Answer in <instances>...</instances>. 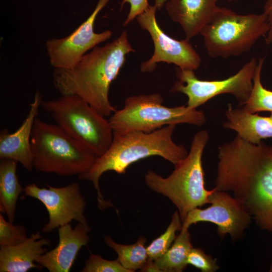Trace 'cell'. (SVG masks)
<instances>
[{"instance_id": "30bf717a", "label": "cell", "mask_w": 272, "mask_h": 272, "mask_svg": "<svg viewBox=\"0 0 272 272\" xmlns=\"http://www.w3.org/2000/svg\"><path fill=\"white\" fill-rule=\"evenodd\" d=\"M157 10L154 5H150L136 18L140 26L149 33L154 45L152 57L141 64V72H152L160 62L173 63L182 69L193 71L197 69L201 62L199 54L189 40L175 39L161 29L156 17Z\"/></svg>"}, {"instance_id": "4dcf8cb0", "label": "cell", "mask_w": 272, "mask_h": 272, "mask_svg": "<svg viewBox=\"0 0 272 272\" xmlns=\"http://www.w3.org/2000/svg\"><path fill=\"white\" fill-rule=\"evenodd\" d=\"M269 272H272V261L269 269Z\"/></svg>"}, {"instance_id": "6da1fadb", "label": "cell", "mask_w": 272, "mask_h": 272, "mask_svg": "<svg viewBox=\"0 0 272 272\" xmlns=\"http://www.w3.org/2000/svg\"><path fill=\"white\" fill-rule=\"evenodd\" d=\"M126 31L103 46H97L86 53L73 67L54 69L55 88L62 95H77L107 117L116 109L109 99V88L125 61L134 52Z\"/></svg>"}, {"instance_id": "f1b7e54d", "label": "cell", "mask_w": 272, "mask_h": 272, "mask_svg": "<svg viewBox=\"0 0 272 272\" xmlns=\"http://www.w3.org/2000/svg\"><path fill=\"white\" fill-rule=\"evenodd\" d=\"M141 271L149 272V271H156L161 272L160 269L158 267L156 264L154 260L149 259L147 260L144 265L140 269Z\"/></svg>"}, {"instance_id": "7402d4cb", "label": "cell", "mask_w": 272, "mask_h": 272, "mask_svg": "<svg viewBox=\"0 0 272 272\" xmlns=\"http://www.w3.org/2000/svg\"><path fill=\"white\" fill-rule=\"evenodd\" d=\"M264 60L263 57L258 60L251 92L247 101L242 106L246 111L251 113L264 111L272 113V91L264 88L261 82Z\"/></svg>"}, {"instance_id": "9a60e30c", "label": "cell", "mask_w": 272, "mask_h": 272, "mask_svg": "<svg viewBox=\"0 0 272 272\" xmlns=\"http://www.w3.org/2000/svg\"><path fill=\"white\" fill-rule=\"evenodd\" d=\"M42 101L41 96L37 92L26 117L18 129L13 133H9L7 129L1 131V159L15 160L28 171L34 168L30 140L34 121Z\"/></svg>"}, {"instance_id": "2e32d148", "label": "cell", "mask_w": 272, "mask_h": 272, "mask_svg": "<svg viewBox=\"0 0 272 272\" xmlns=\"http://www.w3.org/2000/svg\"><path fill=\"white\" fill-rule=\"evenodd\" d=\"M219 0H168L165 5L170 19L181 27L186 39L199 34L218 8Z\"/></svg>"}, {"instance_id": "e0dca14e", "label": "cell", "mask_w": 272, "mask_h": 272, "mask_svg": "<svg viewBox=\"0 0 272 272\" xmlns=\"http://www.w3.org/2000/svg\"><path fill=\"white\" fill-rule=\"evenodd\" d=\"M51 241L43 238L39 232L31 234L24 242L15 246L0 248L1 272H27L31 268L42 269L36 260L48 251L44 246H50Z\"/></svg>"}, {"instance_id": "3957f363", "label": "cell", "mask_w": 272, "mask_h": 272, "mask_svg": "<svg viewBox=\"0 0 272 272\" xmlns=\"http://www.w3.org/2000/svg\"><path fill=\"white\" fill-rule=\"evenodd\" d=\"M209 138L206 130L197 132L187 156L175 165L168 177L164 178L151 170L145 176V182L151 190L168 197L177 207L182 222L190 211L210 203L209 197L215 189L206 188L202 164Z\"/></svg>"}, {"instance_id": "ac0fdd59", "label": "cell", "mask_w": 272, "mask_h": 272, "mask_svg": "<svg viewBox=\"0 0 272 272\" xmlns=\"http://www.w3.org/2000/svg\"><path fill=\"white\" fill-rule=\"evenodd\" d=\"M225 115L227 121L224 127L235 130L249 143L259 144L262 139L272 138V113L269 116H262L248 112L243 107L233 108L229 103Z\"/></svg>"}, {"instance_id": "8fae6325", "label": "cell", "mask_w": 272, "mask_h": 272, "mask_svg": "<svg viewBox=\"0 0 272 272\" xmlns=\"http://www.w3.org/2000/svg\"><path fill=\"white\" fill-rule=\"evenodd\" d=\"M209 202L211 205L207 208L190 211L182 222V228H189L198 222H210L217 226L220 237L228 234L233 240L240 238L252 219L242 202L216 188L209 197Z\"/></svg>"}, {"instance_id": "d4e9b609", "label": "cell", "mask_w": 272, "mask_h": 272, "mask_svg": "<svg viewBox=\"0 0 272 272\" xmlns=\"http://www.w3.org/2000/svg\"><path fill=\"white\" fill-rule=\"evenodd\" d=\"M82 272H130L118 261L108 260L98 254H91Z\"/></svg>"}, {"instance_id": "cb8c5ba5", "label": "cell", "mask_w": 272, "mask_h": 272, "mask_svg": "<svg viewBox=\"0 0 272 272\" xmlns=\"http://www.w3.org/2000/svg\"><path fill=\"white\" fill-rule=\"evenodd\" d=\"M13 223L6 221L2 214H0V246H17L29 238L24 226Z\"/></svg>"}, {"instance_id": "4316f807", "label": "cell", "mask_w": 272, "mask_h": 272, "mask_svg": "<svg viewBox=\"0 0 272 272\" xmlns=\"http://www.w3.org/2000/svg\"><path fill=\"white\" fill-rule=\"evenodd\" d=\"M126 3L129 4L130 9L127 17L123 22V26L129 24L150 6L148 0H122L120 4V10L123 8Z\"/></svg>"}, {"instance_id": "f546056e", "label": "cell", "mask_w": 272, "mask_h": 272, "mask_svg": "<svg viewBox=\"0 0 272 272\" xmlns=\"http://www.w3.org/2000/svg\"><path fill=\"white\" fill-rule=\"evenodd\" d=\"M168 0H154V6L158 10H161Z\"/></svg>"}, {"instance_id": "44dd1931", "label": "cell", "mask_w": 272, "mask_h": 272, "mask_svg": "<svg viewBox=\"0 0 272 272\" xmlns=\"http://www.w3.org/2000/svg\"><path fill=\"white\" fill-rule=\"evenodd\" d=\"M105 243L117 254V260L126 269L133 272L141 269L148 259L146 239L139 238L137 242L131 245H122L116 243L109 236L104 238Z\"/></svg>"}, {"instance_id": "4fadbf2b", "label": "cell", "mask_w": 272, "mask_h": 272, "mask_svg": "<svg viewBox=\"0 0 272 272\" xmlns=\"http://www.w3.org/2000/svg\"><path fill=\"white\" fill-rule=\"evenodd\" d=\"M46 186L47 188H40L32 183L24 187L25 196L37 199L47 210L49 220L42 229L43 232H50L70 224L73 220L87 223L84 215L86 201L78 183L73 182L61 187L48 184Z\"/></svg>"}, {"instance_id": "7a4b0ae2", "label": "cell", "mask_w": 272, "mask_h": 272, "mask_svg": "<svg viewBox=\"0 0 272 272\" xmlns=\"http://www.w3.org/2000/svg\"><path fill=\"white\" fill-rule=\"evenodd\" d=\"M176 125H166L150 132H113L112 143L107 151L97 158L88 171L78 175L80 180L93 183L97 190L98 206L100 210L113 206L110 201L104 198L99 188V179L106 171L125 173L126 169L132 163L156 156L176 165L187 156L185 147L175 144L172 140Z\"/></svg>"}, {"instance_id": "603a6c76", "label": "cell", "mask_w": 272, "mask_h": 272, "mask_svg": "<svg viewBox=\"0 0 272 272\" xmlns=\"http://www.w3.org/2000/svg\"><path fill=\"white\" fill-rule=\"evenodd\" d=\"M182 222L178 211L173 215L171 221L164 233L154 239L147 247L148 258L153 260L163 255L176 238V232L181 230Z\"/></svg>"}, {"instance_id": "1f68e13d", "label": "cell", "mask_w": 272, "mask_h": 272, "mask_svg": "<svg viewBox=\"0 0 272 272\" xmlns=\"http://www.w3.org/2000/svg\"><path fill=\"white\" fill-rule=\"evenodd\" d=\"M224 1H227L229 2H236V1H238L239 0H224Z\"/></svg>"}, {"instance_id": "484cf974", "label": "cell", "mask_w": 272, "mask_h": 272, "mask_svg": "<svg viewBox=\"0 0 272 272\" xmlns=\"http://www.w3.org/2000/svg\"><path fill=\"white\" fill-rule=\"evenodd\" d=\"M187 264H190L202 272H214L220 268L217 259L207 254L201 249L192 247L187 257Z\"/></svg>"}, {"instance_id": "9c48e42d", "label": "cell", "mask_w": 272, "mask_h": 272, "mask_svg": "<svg viewBox=\"0 0 272 272\" xmlns=\"http://www.w3.org/2000/svg\"><path fill=\"white\" fill-rule=\"evenodd\" d=\"M258 60L253 58L247 62L235 75L222 80L207 81L198 79L193 70L177 67L176 81L171 91L185 94L187 106L196 109L211 98L222 94L233 95L243 106L248 99L253 87V79Z\"/></svg>"}, {"instance_id": "277c9868", "label": "cell", "mask_w": 272, "mask_h": 272, "mask_svg": "<svg viewBox=\"0 0 272 272\" xmlns=\"http://www.w3.org/2000/svg\"><path fill=\"white\" fill-rule=\"evenodd\" d=\"M30 143L34 168L44 173L62 176L79 175L88 171L97 158L58 125L45 122L37 117Z\"/></svg>"}, {"instance_id": "ffe728a7", "label": "cell", "mask_w": 272, "mask_h": 272, "mask_svg": "<svg viewBox=\"0 0 272 272\" xmlns=\"http://www.w3.org/2000/svg\"><path fill=\"white\" fill-rule=\"evenodd\" d=\"M188 229L182 228L167 252L154 260L161 272H181L185 269L188 254L193 247Z\"/></svg>"}, {"instance_id": "5bb4252c", "label": "cell", "mask_w": 272, "mask_h": 272, "mask_svg": "<svg viewBox=\"0 0 272 272\" xmlns=\"http://www.w3.org/2000/svg\"><path fill=\"white\" fill-rule=\"evenodd\" d=\"M90 230L87 223L79 222L74 228L71 224L59 227L58 245L41 255L36 262L50 272L70 271L80 249L88 246Z\"/></svg>"}, {"instance_id": "ba28073f", "label": "cell", "mask_w": 272, "mask_h": 272, "mask_svg": "<svg viewBox=\"0 0 272 272\" xmlns=\"http://www.w3.org/2000/svg\"><path fill=\"white\" fill-rule=\"evenodd\" d=\"M236 198L261 229L272 233V146L257 145L241 177Z\"/></svg>"}, {"instance_id": "d6986e66", "label": "cell", "mask_w": 272, "mask_h": 272, "mask_svg": "<svg viewBox=\"0 0 272 272\" xmlns=\"http://www.w3.org/2000/svg\"><path fill=\"white\" fill-rule=\"evenodd\" d=\"M17 163L9 159L0 161V211L7 215L11 223L15 219L18 197L25 191L17 175Z\"/></svg>"}, {"instance_id": "83f0119b", "label": "cell", "mask_w": 272, "mask_h": 272, "mask_svg": "<svg viewBox=\"0 0 272 272\" xmlns=\"http://www.w3.org/2000/svg\"><path fill=\"white\" fill-rule=\"evenodd\" d=\"M267 18L269 30L266 34L265 43L267 45L272 44V0H266L264 6V12Z\"/></svg>"}, {"instance_id": "52a82bcc", "label": "cell", "mask_w": 272, "mask_h": 272, "mask_svg": "<svg viewBox=\"0 0 272 272\" xmlns=\"http://www.w3.org/2000/svg\"><path fill=\"white\" fill-rule=\"evenodd\" d=\"M159 93L133 95L126 98L122 108L108 119L113 132H150L166 125L188 123L201 125L206 120L203 112L186 105L169 107L163 105Z\"/></svg>"}, {"instance_id": "5b68a950", "label": "cell", "mask_w": 272, "mask_h": 272, "mask_svg": "<svg viewBox=\"0 0 272 272\" xmlns=\"http://www.w3.org/2000/svg\"><path fill=\"white\" fill-rule=\"evenodd\" d=\"M41 107L66 133L97 157L110 146L113 130L109 120L80 96L64 95L42 100Z\"/></svg>"}, {"instance_id": "7c38bea8", "label": "cell", "mask_w": 272, "mask_h": 272, "mask_svg": "<svg viewBox=\"0 0 272 272\" xmlns=\"http://www.w3.org/2000/svg\"><path fill=\"white\" fill-rule=\"evenodd\" d=\"M109 0H99L88 19L69 36L53 38L46 42L50 63L54 69H69L74 67L90 49L109 39L110 30L101 33L94 31L97 16Z\"/></svg>"}, {"instance_id": "8992f818", "label": "cell", "mask_w": 272, "mask_h": 272, "mask_svg": "<svg viewBox=\"0 0 272 272\" xmlns=\"http://www.w3.org/2000/svg\"><path fill=\"white\" fill-rule=\"evenodd\" d=\"M268 30L264 13L240 15L227 8L218 7L199 34L209 56L227 58L249 51Z\"/></svg>"}]
</instances>
